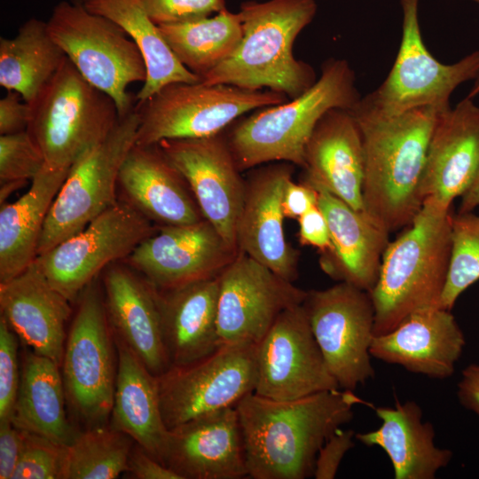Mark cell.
I'll list each match as a JSON object with an SVG mask.
<instances>
[{
    "instance_id": "obj_1",
    "label": "cell",
    "mask_w": 479,
    "mask_h": 479,
    "mask_svg": "<svg viewBox=\"0 0 479 479\" xmlns=\"http://www.w3.org/2000/svg\"><path fill=\"white\" fill-rule=\"evenodd\" d=\"M360 403L353 390L340 388L287 401L247 395L235 408L247 477H312L319 449L352 420L353 408Z\"/></svg>"
},
{
    "instance_id": "obj_2",
    "label": "cell",
    "mask_w": 479,
    "mask_h": 479,
    "mask_svg": "<svg viewBox=\"0 0 479 479\" xmlns=\"http://www.w3.org/2000/svg\"><path fill=\"white\" fill-rule=\"evenodd\" d=\"M439 111L426 106L389 118L354 116L364 149V210L389 233L408 226L423 205L424 167Z\"/></svg>"
},
{
    "instance_id": "obj_3",
    "label": "cell",
    "mask_w": 479,
    "mask_h": 479,
    "mask_svg": "<svg viewBox=\"0 0 479 479\" xmlns=\"http://www.w3.org/2000/svg\"><path fill=\"white\" fill-rule=\"evenodd\" d=\"M317 11L315 0L243 2L239 11L243 27L239 46L200 82L270 90L289 99L300 96L318 77L309 63L294 56L293 47Z\"/></svg>"
},
{
    "instance_id": "obj_4",
    "label": "cell",
    "mask_w": 479,
    "mask_h": 479,
    "mask_svg": "<svg viewBox=\"0 0 479 479\" xmlns=\"http://www.w3.org/2000/svg\"><path fill=\"white\" fill-rule=\"evenodd\" d=\"M356 82L346 59L330 58L314 84L300 96L236 120L225 135L240 170L279 161L303 169L306 145L323 115L334 108L351 111L360 100Z\"/></svg>"
},
{
    "instance_id": "obj_5",
    "label": "cell",
    "mask_w": 479,
    "mask_h": 479,
    "mask_svg": "<svg viewBox=\"0 0 479 479\" xmlns=\"http://www.w3.org/2000/svg\"><path fill=\"white\" fill-rule=\"evenodd\" d=\"M451 208L430 200L408 228L389 241L370 292L374 335L396 328L412 314L439 307L451 255Z\"/></svg>"
},
{
    "instance_id": "obj_6",
    "label": "cell",
    "mask_w": 479,
    "mask_h": 479,
    "mask_svg": "<svg viewBox=\"0 0 479 479\" xmlns=\"http://www.w3.org/2000/svg\"><path fill=\"white\" fill-rule=\"evenodd\" d=\"M29 106L27 130L54 169H68L103 141L120 116L114 99L66 58Z\"/></svg>"
},
{
    "instance_id": "obj_7",
    "label": "cell",
    "mask_w": 479,
    "mask_h": 479,
    "mask_svg": "<svg viewBox=\"0 0 479 479\" xmlns=\"http://www.w3.org/2000/svg\"><path fill=\"white\" fill-rule=\"evenodd\" d=\"M420 0H400L402 36L395 62L377 89L361 97L350 111L358 119L389 118L420 107H450L462 83L479 77V50L452 64L437 60L424 43Z\"/></svg>"
},
{
    "instance_id": "obj_8",
    "label": "cell",
    "mask_w": 479,
    "mask_h": 479,
    "mask_svg": "<svg viewBox=\"0 0 479 479\" xmlns=\"http://www.w3.org/2000/svg\"><path fill=\"white\" fill-rule=\"evenodd\" d=\"M50 35L90 84L111 97L119 116L136 104L128 92L146 80L147 69L136 43L114 21L89 12L81 0L60 1L46 21Z\"/></svg>"
},
{
    "instance_id": "obj_9",
    "label": "cell",
    "mask_w": 479,
    "mask_h": 479,
    "mask_svg": "<svg viewBox=\"0 0 479 479\" xmlns=\"http://www.w3.org/2000/svg\"><path fill=\"white\" fill-rule=\"evenodd\" d=\"M288 99L270 90H255L200 81L169 83L146 100L136 103L139 117L136 145L213 136L249 112Z\"/></svg>"
},
{
    "instance_id": "obj_10",
    "label": "cell",
    "mask_w": 479,
    "mask_h": 479,
    "mask_svg": "<svg viewBox=\"0 0 479 479\" xmlns=\"http://www.w3.org/2000/svg\"><path fill=\"white\" fill-rule=\"evenodd\" d=\"M139 124L134 108L120 117L110 134L69 168L47 215L36 256L82 231L118 200L121 167L136 144Z\"/></svg>"
},
{
    "instance_id": "obj_11",
    "label": "cell",
    "mask_w": 479,
    "mask_h": 479,
    "mask_svg": "<svg viewBox=\"0 0 479 479\" xmlns=\"http://www.w3.org/2000/svg\"><path fill=\"white\" fill-rule=\"evenodd\" d=\"M61 364L66 396L76 414L91 427L110 418L117 364L103 291L97 279L79 295Z\"/></svg>"
},
{
    "instance_id": "obj_12",
    "label": "cell",
    "mask_w": 479,
    "mask_h": 479,
    "mask_svg": "<svg viewBox=\"0 0 479 479\" xmlns=\"http://www.w3.org/2000/svg\"><path fill=\"white\" fill-rule=\"evenodd\" d=\"M156 227L119 199L82 231L36 256L35 263L49 283L72 302L107 266L124 261Z\"/></svg>"
},
{
    "instance_id": "obj_13",
    "label": "cell",
    "mask_w": 479,
    "mask_h": 479,
    "mask_svg": "<svg viewBox=\"0 0 479 479\" xmlns=\"http://www.w3.org/2000/svg\"><path fill=\"white\" fill-rule=\"evenodd\" d=\"M168 429L203 414L235 407L257 381V344H224L205 358L170 366L157 376Z\"/></svg>"
},
{
    "instance_id": "obj_14",
    "label": "cell",
    "mask_w": 479,
    "mask_h": 479,
    "mask_svg": "<svg viewBox=\"0 0 479 479\" xmlns=\"http://www.w3.org/2000/svg\"><path fill=\"white\" fill-rule=\"evenodd\" d=\"M313 335L340 389L373 378L370 348L374 307L369 292L345 282L307 291L303 302Z\"/></svg>"
},
{
    "instance_id": "obj_15",
    "label": "cell",
    "mask_w": 479,
    "mask_h": 479,
    "mask_svg": "<svg viewBox=\"0 0 479 479\" xmlns=\"http://www.w3.org/2000/svg\"><path fill=\"white\" fill-rule=\"evenodd\" d=\"M302 290L239 251L218 276L220 344H258L285 310L302 304Z\"/></svg>"
},
{
    "instance_id": "obj_16",
    "label": "cell",
    "mask_w": 479,
    "mask_h": 479,
    "mask_svg": "<svg viewBox=\"0 0 479 479\" xmlns=\"http://www.w3.org/2000/svg\"><path fill=\"white\" fill-rule=\"evenodd\" d=\"M302 304L285 310L257 344L254 393L287 401L338 389Z\"/></svg>"
},
{
    "instance_id": "obj_17",
    "label": "cell",
    "mask_w": 479,
    "mask_h": 479,
    "mask_svg": "<svg viewBox=\"0 0 479 479\" xmlns=\"http://www.w3.org/2000/svg\"><path fill=\"white\" fill-rule=\"evenodd\" d=\"M158 145L185 177L203 217L238 250L236 228L246 180L231 152L225 130L205 137L166 139Z\"/></svg>"
},
{
    "instance_id": "obj_18",
    "label": "cell",
    "mask_w": 479,
    "mask_h": 479,
    "mask_svg": "<svg viewBox=\"0 0 479 479\" xmlns=\"http://www.w3.org/2000/svg\"><path fill=\"white\" fill-rule=\"evenodd\" d=\"M156 226L122 262L161 290L216 277L239 253L205 218Z\"/></svg>"
},
{
    "instance_id": "obj_19",
    "label": "cell",
    "mask_w": 479,
    "mask_h": 479,
    "mask_svg": "<svg viewBox=\"0 0 479 479\" xmlns=\"http://www.w3.org/2000/svg\"><path fill=\"white\" fill-rule=\"evenodd\" d=\"M294 166L279 161L249 170L236 228L239 251L291 282L298 277L299 251L286 240L282 200Z\"/></svg>"
},
{
    "instance_id": "obj_20",
    "label": "cell",
    "mask_w": 479,
    "mask_h": 479,
    "mask_svg": "<svg viewBox=\"0 0 479 479\" xmlns=\"http://www.w3.org/2000/svg\"><path fill=\"white\" fill-rule=\"evenodd\" d=\"M162 464L181 479L247 477L236 408L208 412L169 429Z\"/></svg>"
},
{
    "instance_id": "obj_21",
    "label": "cell",
    "mask_w": 479,
    "mask_h": 479,
    "mask_svg": "<svg viewBox=\"0 0 479 479\" xmlns=\"http://www.w3.org/2000/svg\"><path fill=\"white\" fill-rule=\"evenodd\" d=\"M479 169V106L466 97L438 112L424 167L421 193L441 207L469 188Z\"/></svg>"
},
{
    "instance_id": "obj_22",
    "label": "cell",
    "mask_w": 479,
    "mask_h": 479,
    "mask_svg": "<svg viewBox=\"0 0 479 479\" xmlns=\"http://www.w3.org/2000/svg\"><path fill=\"white\" fill-rule=\"evenodd\" d=\"M102 285L114 338L155 376L166 372L170 365L163 342L157 288L124 262L104 270Z\"/></svg>"
},
{
    "instance_id": "obj_23",
    "label": "cell",
    "mask_w": 479,
    "mask_h": 479,
    "mask_svg": "<svg viewBox=\"0 0 479 479\" xmlns=\"http://www.w3.org/2000/svg\"><path fill=\"white\" fill-rule=\"evenodd\" d=\"M466 340L451 310L439 307L420 310L396 328L374 335L371 356L433 379L455 372Z\"/></svg>"
},
{
    "instance_id": "obj_24",
    "label": "cell",
    "mask_w": 479,
    "mask_h": 479,
    "mask_svg": "<svg viewBox=\"0 0 479 479\" xmlns=\"http://www.w3.org/2000/svg\"><path fill=\"white\" fill-rule=\"evenodd\" d=\"M119 198L156 225H186L204 219L185 177L158 144L134 145L119 172Z\"/></svg>"
},
{
    "instance_id": "obj_25",
    "label": "cell",
    "mask_w": 479,
    "mask_h": 479,
    "mask_svg": "<svg viewBox=\"0 0 479 479\" xmlns=\"http://www.w3.org/2000/svg\"><path fill=\"white\" fill-rule=\"evenodd\" d=\"M318 192V206L326 218L331 240V248L319 254L322 271L336 281L370 293L390 233L365 210L355 209L326 191Z\"/></svg>"
},
{
    "instance_id": "obj_26",
    "label": "cell",
    "mask_w": 479,
    "mask_h": 479,
    "mask_svg": "<svg viewBox=\"0 0 479 479\" xmlns=\"http://www.w3.org/2000/svg\"><path fill=\"white\" fill-rule=\"evenodd\" d=\"M71 302L46 279L35 261L0 283L1 317L33 352L61 366Z\"/></svg>"
},
{
    "instance_id": "obj_27",
    "label": "cell",
    "mask_w": 479,
    "mask_h": 479,
    "mask_svg": "<svg viewBox=\"0 0 479 479\" xmlns=\"http://www.w3.org/2000/svg\"><path fill=\"white\" fill-rule=\"evenodd\" d=\"M304 161L302 181L364 210L363 142L349 110L334 108L323 115L306 145Z\"/></svg>"
},
{
    "instance_id": "obj_28",
    "label": "cell",
    "mask_w": 479,
    "mask_h": 479,
    "mask_svg": "<svg viewBox=\"0 0 479 479\" xmlns=\"http://www.w3.org/2000/svg\"><path fill=\"white\" fill-rule=\"evenodd\" d=\"M218 276L170 289L157 288L163 342L170 366L192 365L221 346Z\"/></svg>"
},
{
    "instance_id": "obj_29",
    "label": "cell",
    "mask_w": 479,
    "mask_h": 479,
    "mask_svg": "<svg viewBox=\"0 0 479 479\" xmlns=\"http://www.w3.org/2000/svg\"><path fill=\"white\" fill-rule=\"evenodd\" d=\"M381 426L365 433H357L356 440L363 444L381 448L389 458L396 479H434L448 466L452 452L435 444L433 425L422 421V410L413 401L393 407L374 408Z\"/></svg>"
},
{
    "instance_id": "obj_30",
    "label": "cell",
    "mask_w": 479,
    "mask_h": 479,
    "mask_svg": "<svg viewBox=\"0 0 479 479\" xmlns=\"http://www.w3.org/2000/svg\"><path fill=\"white\" fill-rule=\"evenodd\" d=\"M111 427L128 435L162 463L167 428L160 405L157 376L120 340Z\"/></svg>"
},
{
    "instance_id": "obj_31",
    "label": "cell",
    "mask_w": 479,
    "mask_h": 479,
    "mask_svg": "<svg viewBox=\"0 0 479 479\" xmlns=\"http://www.w3.org/2000/svg\"><path fill=\"white\" fill-rule=\"evenodd\" d=\"M68 170L45 163L21 197L0 205V283L20 274L36 258L47 215Z\"/></svg>"
},
{
    "instance_id": "obj_32",
    "label": "cell",
    "mask_w": 479,
    "mask_h": 479,
    "mask_svg": "<svg viewBox=\"0 0 479 479\" xmlns=\"http://www.w3.org/2000/svg\"><path fill=\"white\" fill-rule=\"evenodd\" d=\"M60 368L51 358L33 351L26 356L12 421L23 430L68 445L77 432L66 415Z\"/></svg>"
},
{
    "instance_id": "obj_33",
    "label": "cell",
    "mask_w": 479,
    "mask_h": 479,
    "mask_svg": "<svg viewBox=\"0 0 479 479\" xmlns=\"http://www.w3.org/2000/svg\"><path fill=\"white\" fill-rule=\"evenodd\" d=\"M81 1L89 12L103 16L122 27L140 49L147 76L135 97L137 102L146 100L169 83L200 81L176 57L159 26L146 13L141 0Z\"/></svg>"
},
{
    "instance_id": "obj_34",
    "label": "cell",
    "mask_w": 479,
    "mask_h": 479,
    "mask_svg": "<svg viewBox=\"0 0 479 479\" xmlns=\"http://www.w3.org/2000/svg\"><path fill=\"white\" fill-rule=\"evenodd\" d=\"M47 23L30 18L12 38H0V85L30 103L66 59Z\"/></svg>"
},
{
    "instance_id": "obj_35",
    "label": "cell",
    "mask_w": 479,
    "mask_h": 479,
    "mask_svg": "<svg viewBox=\"0 0 479 479\" xmlns=\"http://www.w3.org/2000/svg\"><path fill=\"white\" fill-rule=\"evenodd\" d=\"M159 27L181 64L200 80L233 54L243 35L239 12L228 9Z\"/></svg>"
},
{
    "instance_id": "obj_36",
    "label": "cell",
    "mask_w": 479,
    "mask_h": 479,
    "mask_svg": "<svg viewBox=\"0 0 479 479\" xmlns=\"http://www.w3.org/2000/svg\"><path fill=\"white\" fill-rule=\"evenodd\" d=\"M130 438L104 425L77 433L67 446L63 479L118 478L128 469L132 450Z\"/></svg>"
},
{
    "instance_id": "obj_37",
    "label": "cell",
    "mask_w": 479,
    "mask_h": 479,
    "mask_svg": "<svg viewBox=\"0 0 479 479\" xmlns=\"http://www.w3.org/2000/svg\"><path fill=\"white\" fill-rule=\"evenodd\" d=\"M479 280V214L452 213L451 255L439 308L452 310L459 296Z\"/></svg>"
},
{
    "instance_id": "obj_38",
    "label": "cell",
    "mask_w": 479,
    "mask_h": 479,
    "mask_svg": "<svg viewBox=\"0 0 479 479\" xmlns=\"http://www.w3.org/2000/svg\"><path fill=\"white\" fill-rule=\"evenodd\" d=\"M67 446L25 430L12 479H63Z\"/></svg>"
},
{
    "instance_id": "obj_39",
    "label": "cell",
    "mask_w": 479,
    "mask_h": 479,
    "mask_svg": "<svg viewBox=\"0 0 479 479\" xmlns=\"http://www.w3.org/2000/svg\"><path fill=\"white\" fill-rule=\"evenodd\" d=\"M45 164L27 130L0 136V183L32 180Z\"/></svg>"
},
{
    "instance_id": "obj_40",
    "label": "cell",
    "mask_w": 479,
    "mask_h": 479,
    "mask_svg": "<svg viewBox=\"0 0 479 479\" xmlns=\"http://www.w3.org/2000/svg\"><path fill=\"white\" fill-rule=\"evenodd\" d=\"M16 334L0 318V421L12 420L20 376Z\"/></svg>"
},
{
    "instance_id": "obj_41",
    "label": "cell",
    "mask_w": 479,
    "mask_h": 479,
    "mask_svg": "<svg viewBox=\"0 0 479 479\" xmlns=\"http://www.w3.org/2000/svg\"><path fill=\"white\" fill-rule=\"evenodd\" d=\"M158 26L193 20L227 9L226 0H141Z\"/></svg>"
},
{
    "instance_id": "obj_42",
    "label": "cell",
    "mask_w": 479,
    "mask_h": 479,
    "mask_svg": "<svg viewBox=\"0 0 479 479\" xmlns=\"http://www.w3.org/2000/svg\"><path fill=\"white\" fill-rule=\"evenodd\" d=\"M355 433L351 429H337L321 446L315 461L313 477L334 479L345 454L354 447Z\"/></svg>"
},
{
    "instance_id": "obj_43",
    "label": "cell",
    "mask_w": 479,
    "mask_h": 479,
    "mask_svg": "<svg viewBox=\"0 0 479 479\" xmlns=\"http://www.w3.org/2000/svg\"><path fill=\"white\" fill-rule=\"evenodd\" d=\"M298 239L302 246H310L323 254L331 248V240L326 218L317 205L298 219Z\"/></svg>"
},
{
    "instance_id": "obj_44",
    "label": "cell",
    "mask_w": 479,
    "mask_h": 479,
    "mask_svg": "<svg viewBox=\"0 0 479 479\" xmlns=\"http://www.w3.org/2000/svg\"><path fill=\"white\" fill-rule=\"evenodd\" d=\"M25 437V430L12 420L0 421V478L12 479L17 467Z\"/></svg>"
},
{
    "instance_id": "obj_45",
    "label": "cell",
    "mask_w": 479,
    "mask_h": 479,
    "mask_svg": "<svg viewBox=\"0 0 479 479\" xmlns=\"http://www.w3.org/2000/svg\"><path fill=\"white\" fill-rule=\"evenodd\" d=\"M29 106L16 91L7 90L0 99V135L27 130Z\"/></svg>"
},
{
    "instance_id": "obj_46",
    "label": "cell",
    "mask_w": 479,
    "mask_h": 479,
    "mask_svg": "<svg viewBox=\"0 0 479 479\" xmlns=\"http://www.w3.org/2000/svg\"><path fill=\"white\" fill-rule=\"evenodd\" d=\"M318 192L302 180L295 183L290 179L285 188L282 208L286 218L298 219L310 208L318 205Z\"/></svg>"
},
{
    "instance_id": "obj_47",
    "label": "cell",
    "mask_w": 479,
    "mask_h": 479,
    "mask_svg": "<svg viewBox=\"0 0 479 479\" xmlns=\"http://www.w3.org/2000/svg\"><path fill=\"white\" fill-rule=\"evenodd\" d=\"M127 472L137 479H181L177 473L155 459L140 446L131 450Z\"/></svg>"
},
{
    "instance_id": "obj_48",
    "label": "cell",
    "mask_w": 479,
    "mask_h": 479,
    "mask_svg": "<svg viewBox=\"0 0 479 479\" xmlns=\"http://www.w3.org/2000/svg\"><path fill=\"white\" fill-rule=\"evenodd\" d=\"M457 395L460 404L479 417V364H471L462 371Z\"/></svg>"
},
{
    "instance_id": "obj_49",
    "label": "cell",
    "mask_w": 479,
    "mask_h": 479,
    "mask_svg": "<svg viewBox=\"0 0 479 479\" xmlns=\"http://www.w3.org/2000/svg\"><path fill=\"white\" fill-rule=\"evenodd\" d=\"M479 207V169L469 188L460 197L458 212L474 211Z\"/></svg>"
},
{
    "instance_id": "obj_50",
    "label": "cell",
    "mask_w": 479,
    "mask_h": 479,
    "mask_svg": "<svg viewBox=\"0 0 479 479\" xmlns=\"http://www.w3.org/2000/svg\"><path fill=\"white\" fill-rule=\"evenodd\" d=\"M478 95H479V77L476 80H475V82L473 86L471 87L467 97L474 99Z\"/></svg>"
},
{
    "instance_id": "obj_51",
    "label": "cell",
    "mask_w": 479,
    "mask_h": 479,
    "mask_svg": "<svg viewBox=\"0 0 479 479\" xmlns=\"http://www.w3.org/2000/svg\"><path fill=\"white\" fill-rule=\"evenodd\" d=\"M471 1H473V2L476 3L477 4H479V0H471Z\"/></svg>"
}]
</instances>
